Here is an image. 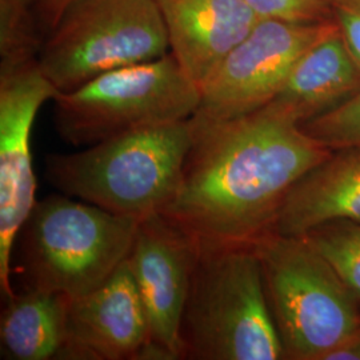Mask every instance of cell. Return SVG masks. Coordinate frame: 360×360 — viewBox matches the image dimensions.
<instances>
[{
  "label": "cell",
  "mask_w": 360,
  "mask_h": 360,
  "mask_svg": "<svg viewBox=\"0 0 360 360\" xmlns=\"http://www.w3.org/2000/svg\"><path fill=\"white\" fill-rule=\"evenodd\" d=\"M139 221L68 195L37 200L16 238L26 287L90 294L129 257Z\"/></svg>",
  "instance_id": "obj_4"
},
{
  "label": "cell",
  "mask_w": 360,
  "mask_h": 360,
  "mask_svg": "<svg viewBox=\"0 0 360 360\" xmlns=\"http://www.w3.org/2000/svg\"><path fill=\"white\" fill-rule=\"evenodd\" d=\"M169 52L156 0H71L39 49L41 72L59 92Z\"/></svg>",
  "instance_id": "obj_7"
},
{
  "label": "cell",
  "mask_w": 360,
  "mask_h": 360,
  "mask_svg": "<svg viewBox=\"0 0 360 360\" xmlns=\"http://www.w3.org/2000/svg\"><path fill=\"white\" fill-rule=\"evenodd\" d=\"M169 52L202 86L262 20L245 0H156Z\"/></svg>",
  "instance_id": "obj_12"
},
{
  "label": "cell",
  "mask_w": 360,
  "mask_h": 360,
  "mask_svg": "<svg viewBox=\"0 0 360 360\" xmlns=\"http://www.w3.org/2000/svg\"><path fill=\"white\" fill-rule=\"evenodd\" d=\"M322 1H324L326 4H328V6H330V4H333L335 7V6H338L339 3H342L343 0H322Z\"/></svg>",
  "instance_id": "obj_23"
},
{
  "label": "cell",
  "mask_w": 360,
  "mask_h": 360,
  "mask_svg": "<svg viewBox=\"0 0 360 360\" xmlns=\"http://www.w3.org/2000/svg\"><path fill=\"white\" fill-rule=\"evenodd\" d=\"M59 91L41 72L38 59L0 65V287L11 285L13 247L37 199L31 134L39 110Z\"/></svg>",
  "instance_id": "obj_8"
},
{
  "label": "cell",
  "mask_w": 360,
  "mask_h": 360,
  "mask_svg": "<svg viewBox=\"0 0 360 360\" xmlns=\"http://www.w3.org/2000/svg\"><path fill=\"white\" fill-rule=\"evenodd\" d=\"M303 238L333 264L360 304V223L336 221Z\"/></svg>",
  "instance_id": "obj_17"
},
{
  "label": "cell",
  "mask_w": 360,
  "mask_h": 360,
  "mask_svg": "<svg viewBox=\"0 0 360 360\" xmlns=\"http://www.w3.org/2000/svg\"><path fill=\"white\" fill-rule=\"evenodd\" d=\"M190 120L193 143L179 188L162 214L202 242L254 243L272 231L296 180L333 151L266 108Z\"/></svg>",
  "instance_id": "obj_1"
},
{
  "label": "cell",
  "mask_w": 360,
  "mask_h": 360,
  "mask_svg": "<svg viewBox=\"0 0 360 360\" xmlns=\"http://www.w3.org/2000/svg\"><path fill=\"white\" fill-rule=\"evenodd\" d=\"M335 8L338 28L360 70V0H343Z\"/></svg>",
  "instance_id": "obj_20"
},
{
  "label": "cell",
  "mask_w": 360,
  "mask_h": 360,
  "mask_svg": "<svg viewBox=\"0 0 360 360\" xmlns=\"http://www.w3.org/2000/svg\"><path fill=\"white\" fill-rule=\"evenodd\" d=\"M68 304L63 294L32 287L6 299L0 322L1 358L65 360Z\"/></svg>",
  "instance_id": "obj_15"
},
{
  "label": "cell",
  "mask_w": 360,
  "mask_h": 360,
  "mask_svg": "<svg viewBox=\"0 0 360 360\" xmlns=\"http://www.w3.org/2000/svg\"><path fill=\"white\" fill-rule=\"evenodd\" d=\"M330 26L262 19L200 86L195 114L229 120L264 108L283 89L299 58Z\"/></svg>",
  "instance_id": "obj_9"
},
{
  "label": "cell",
  "mask_w": 360,
  "mask_h": 360,
  "mask_svg": "<svg viewBox=\"0 0 360 360\" xmlns=\"http://www.w3.org/2000/svg\"><path fill=\"white\" fill-rule=\"evenodd\" d=\"M324 360H360V324Z\"/></svg>",
  "instance_id": "obj_21"
},
{
  "label": "cell",
  "mask_w": 360,
  "mask_h": 360,
  "mask_svg": "<svg viewBox=\"0 0 360 360\" xmlns=\"http://www.w3.org/2000/svg\"><path fill=\"white\" fill-rule=\"evenodd\" d=\"M359 92V67L338 26H330L299 58L283 89L264 108L300 127Z\"/></svg>",
  "instance_id": "obj_14"
},
{
  "label": "cell",
  "mask_w": 360,
  "mask_h": 360,
  "mask_svg": "<svg viewBox=\"0 0 360 360\" xmlns=\"http://www.w3.org/2000/svg\"><path fill=\"white\" fill-rule=\"evenodd\" d=\"M300 129L331 150L360 146V92L333 111L302 124Z\"/></svg>",
  "instance_id": "obj_18"
},
{
  "label": "cell",
  "mask_w": 360,
  "mask_h": 360,
  "mask_svg": "<svg viewBox=\"0 0 360 360\" xmlns=\"http://www.w3.org/2000/svg\"><path fill=\"white\" fill-rule=\"evenodd\" d=\"M260 19L291 23H321L328 10L322 0H245Z\"/></svg>",
  "instance_id": "obj_19"
},
{
  "label": "cell",
  "mask_w": 360,
  "mask_h": 360,
  "mask_svg": "<svg viewBox=\"0 0 360 360\" xmlns=\"http://www.w3.org/2000/svg\"><path fill=\"white\" fill-rule=\"evenodd\" d=\"M71 0H44L38 11V22L46 31L55 26Z\"/></svg>",
  "instance_id": "obj_22"
},
{
  "label": "cell",
  "mask_w": 360,
  "mask_h": 360,
  "mask_svg": "<svg viewBox=\"0 0 360 360\" xmlns=\"http://www.w3.org/2000/svg\"><path fill=\"white\" fill-rule=\"evenodd\" d=\"M199 243L180 326L184 359L285 360L254 243Z\"/></svg>",
  "instance_id": "obj_2"
},
{
  "label": "cell",
  "mask_w": 360,
  "mask_h": 360,
  "mask_svg": "<svg viewBox=\"0 0 360 360\" xmlns=\"http://www.w3.org/2000/svg\"><path fill=\"white\" fill-rule=\"evenodd\" d=\"M148 340V321L129 259L101 287L70 299L65 360H136Z\"/></svg>",
  "instance_id": "obj_11"
},
{
  "label": "cell",
  "mask_w": 360,
  "mask_h": 360,
  "mask_svg": "<svg viewBox=\"0 0 360 360\" xmlns=\"http://www.w3.org/2000/svg\"><path fill=\"white\" fill-rule=\"evenodd\" d=\"M336 221L360 223V146L335 148L296 180L271 232L299 238Z\"/></svg>",
  "instance_id": "obj_13"
},
{
  "label": "cell",
  "mask_w": 360,
  "mask_h": 360,
  "mask_svg": "<svg viewBox=\"0 0 360 360\" xmlns=\"http://www.w3.org/2000/svg\"><path fill=\"white\" fill-rule=\"evenodd\" d=\"M199 239L165 214L139 221L129 269L146 309L150 340L184 359L180 326L199 257Z\"/></svg>",
  "instance_id": "obj_10"
},
{
  "label": "cell",
  "mask_w": 360,
  "mask_h": 360,
  "mask_svg": "<svg viewBox=\"0 0 360 360\" xmlns=\"http://www.w3.org/2000/svg\"><path fill=\"white\" fill-rule=\"evenodd\" d=\"M190 119L135 129L79 153L49 154L46 179L63 195L120 217L160 214L179 188L193 143Z\"/></svg>",
  "instance_id": "obj_3"
},
{
  "label": "cell",
  "mask_w": 360,
  "mask_h": 360,
  "mask_svg": "<svg viewBox=\"0 0 360 360\" xmlns=\"http://www.w3.org/2000/svg\"><path fill=\"white\" fill-rule=\"evenodd\" d=\"M285 360H324L360 324V304L333 264L303 236L254 242Z\"/></svg>",
  "instance_id": "obj_5"
},
{
  "label": "cell",
  "mask_w": 360,
  "mask_h": 360,
  "mask_svg": "<svg viewBox=\"0 0 360 360\" xmlns=\"http://www.w3.org/2000/svg\"><path fill=\"white\" fill-rule=\"evenodd\" d=\"M200 101V86L168 52L59 92L55 127L65 143L84 148L135 129L187 120Z\"/></svg>",
  "instance_id": "obj_6"
},
{
  "label": "cell",
  "mask_w": 360,
  "mask_h": 360,
  "mask_svg": "<svg viewBox=\"0 0 360 360\" xmlns=\"http://www.w3.org/2000/svg\"><path fill=\"white\" fill-rule=\"evenodd\" d=\"M44 0H0L1 62H22L38 56L39 8Z\"/></svg>",
  "instance_id": "obj_16"
}]
</instances>
